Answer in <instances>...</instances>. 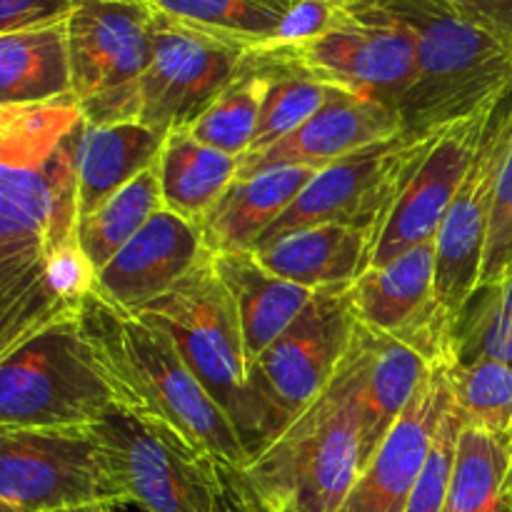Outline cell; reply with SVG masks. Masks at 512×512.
<instances>
[{
  "mask_svg": "<svg viewBox=\"0 0 512 512\" xmlns=\"http://www.w3.org/2000/svg\"><path fill=\"white\" fill-rule=\"evenodd\" d=\"M78 320L113 405L153 425L195 458L233 465L248 460L235 425L158 323L110 303L93 288L80 298Z\"/></svg>",
  "mask_w": 512,
  "mask_h": 512,
  "instance_id": "obj_1",
  "label": "cell"
},
{
  "mask_svg": "<svg viewBox=\"0 0 512 512\" xmlns=\"http://www.w3.org/2000/svg\"><path fill=\"white\" fill-rule=\"evenodd\" d=\"M368 343L355 328L353 345L318 400L240 470L270 512H338L353 490L363 430Z\"/></svg>",
  "mask_w": 512,
  "mask_h": 512,
  "instance_id": "obj_2",
  "label": "cell"
},
{
  "mask_svg": "<svg viewBox=\"0 0 512 512\" xmlns=\"http://www.w3.org/2000/svg\"><path fill=\"white\" fill-rule=\"evenodd\" d=\"M410 30L415 78L398 115L405 133H433L480 113L512 88V40L445 0H375Z\"/></svg>",
  "mask_w": 512,
  "mask_h": 512,
  "instance_id": "obj_3",
  "label": "cell"
},
{
  "mask_svg": "<svg viewBox=\"0 0 512 512\" xmlns=\"http://www.w3.org/2000/svg\"><path fill=\"white\" fill-rule=\"evenodd\" d=\"M83 130L73 98L0 110V238L50 255L75 248Z\"/></svg>",
  "mask_w": 512,
  "mask_h": 512,
  "instance_id": "obj_4",
  "label": "cell"
},
{
  "mask_svg": "<svg viewBox=\"0 0 512 512\" xmlns=\"http://www.w3.org/2000/svg\"><path fill=\"white\" fill-rule=\"evenodd\" d=\"M353 283L315 290L303 313L248 365V400L238 435L245 453L273 443L323 395L353 345Z\"/></svg>",
  "mask_w": 512,
  "mask_h": 512,
  "instance_id": "obj_5",
  "label": "cell"
},
{
  "mask_svg": "<svg viewBox=\"0 0 512 512\" xmlns=\"http://www.w3.org/2000/svg\"><path fill=\"white\" fill-rule=\"evenodd\" d=\"M110 405L78 310L45 325L0 363V428H93Z\"/></svg>",
  "mask_w": 512,
  "mask_h": 512,
  "instance_id": "obj_6",
  "label": "cell"
},
{
  "mask_svg": "<svg viewBox=\"0 0 512 512\" xmlns=\"http://www.w3.org/2000/svg\"><path fill=\"white\" fill-rule=\"evenodd\" d=\"M158 8L143 0H75L65 18L70 88L88 125L135 120V90L153 58Z\"/></svg>",
  "mask_w": 512,
  "mask_h": 512,
  "instance_id": "obj_7",
  "label": "cell"
},
{
  "mask_svg": "<svg viewBox=\"0 0 512 512\" xmlns=\"http://www.w3.org/2000/svg\"><path fill=\"white\" fill-rule=\"evenodd\" d=\"M138 313L173 338L195 378L238 430L248 400V353L238 308L215 270L213 253L205 250L183 280Z\"/></svg>",
  "mask_w": 512,
  "mask_h": 512,
  "instance_id": "obj_8",
  "label": "cell"
},
{
  "mask_svg": "<svg viewBox=\"0 0 512 512\" xmlns=\"http://www.w3.org/2000/svg\"><path fill=\"white\" fill-rule=\"evenodd\" d=\"M318 83L398 110L415 78V40L375 0L345 8L333 28L298 45L258 48Z\"/></svg>",
  "mask_w": 512,
  "mask_h": 512,
  "instance_id": "obj_9",
  "label": "cell"
},
{
  "mask_svg": "<svg viewBox=\"0 0 512 512\" xmlns=\"http://www.w3.org/2000/svg\"><path fill=\"white\" fill-rule=\"evenodd\" d=\"M125 505L93 428H0V508L55 512Z\"/></svg>",
  "mask_w": 512,
  "mask_h": 512,
  "instance_id": "obj_10",
  "label": "cell"
},
{
  "mask_svg": "<svg viewBox=\"0 0 512 512\" xmlns=\"http://www.w3.org/2000/svg\"><path fill=\"white\" fill-rule=\"evenodd\" d=\"M440 130L423 135L400 130L393 138L365 145L335 160L328 168L318 170L295 203L270 225L258 245L270 243L293 230L323 223L363 225L380 233L400 188L428 153L430 145L438 140Z\"/></svg>",
  "mask_w": 512,
  "mask_h": 512,
  "instance_id": "obj_11",
  "label": "cell"
},
{
  "mask_svg": "<svg viewBox=\"0 0 512 512\" xmlns=\"http://www.w3.org/2000/svg\"><path fill=\"white\" fill-rule=\"evenodd\" d=\"M248 45L160 13L153 58L135 90V120L173 133L210 108L248 58Z\"/></svg>",
  "mask_w": 512,
  "mask_h": 512,
  "instance_id": "obj_12",
  "label": "cell"
},
{
  "mask_svg": "<svg viewBox=\"0 0 512 512\" xmlns=\"http://www.w3.org/2000/svg\"><path fill=\"white\" fill-rule=\"evenodd\" d=\"M512 138V88L485 118L478 150L435 235V303L450 325L478 290L495 183Z\"/></svg>",
  "mask_w": 512,
  "mask_h": 512,
  "instance_id": "obj_13",
  "label": "cell"
},
{
  "mask_svg": "<svg viewBox=\"0 0 512 512\" xmlns=\"http://www.w3.org/2000/svg\"><path fill=\"white\" fill-rule=\"evenodd\" d=\"M93 433L125 505L135 503L145 512H213L208 460L118 405H110Z\"/></svg>",
  "mask_w": 512,
  "mask_h": 512,
  "instance_id": "obj_14",
  "label": "cell"
},
{
  "mask_svg": "<svg viewBox=\"0 0 512 512\" xmlns=\"http://www.w3.org/2000/svg\"><path fill=\"white\" fill-rule=\"evenodd\" d=\"M493 105L440 130L438 140L430 145L400 188L380 230L370 268H380L405 250L435 240L473 163L485 118Z\"/></svg>",
  "mask_w": 512,
  "mask_h": 512,
  "instance_id": "obj_15",
  "label": "cell"
},
{
  "mask_svg": "<svg viewBox=\"0 0 512 512\" xmlns=\"http://www.w3.org/2000/svg\"><path fill=\"white\" fill-rule=\"evenodd\" d=\"M93 283L78 245L50 255L0 238V363L53 320L78 310Z\"/></svg>",
  "mask_w": 512,
  "mask_h": 512,
  "instance_id": "obj_16",
  "label": "cell"
},
{
  "mask_svg": "<svg viewBox=\"0 0 512 512\" xmlns=\"http://www.w3.org/2000/svg\"><path fill=\"white\" fill-rule=\"evenodd\" d=\"M350 300L365 330L413 340L435 363H445L450 323L435 303V240L365 270L350 288Z\"/></svg>",
  "mask_w": 512,
  "mask_h": 512,
  "instance_id": "obj_17",
  "label": "cell"
},
{
  "mask_svg": "<svg viewBox=\"0 0 512 512\" xmlns=\"http://www.w3.org/2000/svg\"><path fill=\"white\" fill-rule=\"evenodd\" d=\"M450 403L443 368L425 378L338 512H405Z\"/></svg>",
  "mask_w": 512,
  "mask_h": 512,
  "instance_id": "obj_18",
  "label": "cell"
},
{
  "mask_svg": "<svg viewBox=\"0 0 512 512\" xmlns=\"http://www.w3.org/2000/svg\"><path fill=\"white\" fill-rule=\"evenodd\" d=\"M400 130H403V123H400L398 110L378 100L358 98V95L333 88L328 103L313 118L305 120L298 130L268 148L245 153L240 158L238 178L255 175L260 170L283 168V165L323 170L365 145L393 138Z\"/></svg>",
  "mask_w": 512,
  "mask_h": 512,
  "instance_id": "obj_19",
  "label": "cell"
},
{
  "mask_svg": "<svg viewBox=\"0 0 512 512\" xmlns=\"http://www.w3.org/2000/svg\"><path fill=\"white\" fill-rule=\"evenodd\" d=\"M205 250L198 223L163 208L95 275L90 288L120 308L140 310L183 280Z\"/></svg>",
  "mask_w": 512,
  "mask_h": 512,
  "instance_id": "obj_20",
  "label": "cell"
},
{
  "mask_svg": "<svg viewBox=\"0 0 512 512\" xmlns=\"http://www.w3.org/2000/svg\"><path fill=\"white\" fill-rule=\"evenodd\" d=\"M380 233L375 228L323 223L293 230L253 248L265 270L308 290L355 283L370 268Z\"/></svg>",
  "mask_w": 512,
  "mask_h": 512,
  "instance_id": "obj_21",
  "label": "cell"
},
{
  "mask_svg": "<svg viewBox=\"0 0 512 512\" xmlns=\"http://www.w3.org/2000/svg\"><path fill=\"white\" fill-rule=\"evenodd\" d=\"M315 173L318 170L303 165H283L235 178L198 220L205 248L210 253L253 250Z\"/></svg>",
  "mask_w": 512,
  "mask_h": 512,
  "instance_id": "obj_22",
  "label": "cell"
},
{
  "mask_svg": "<svg viewBox=\"0 0 512 512\" xmlns=\"http://www.w3.org/2000/svg\"><path fill=\"white\" fill-rule=\"evenodd\" d=\"M363 333L368 343V375L363 390L360 460L365 468L438 363L413 340L370 333L365 328Z\"/></svg>",
  "mask_w": 512,
  "mask_h": 512,
  "instance_id": "obj_23",
  "label": "cell"
},
{
  "mask_svg": "<svg viewBox=\"0 0 512 512\" xmlns=\"http://www.w3.org/2000/svg\"><path fill=\"white\" fill-rule=\"evenodd\" d=\"M165 138L168 133L138 120L85 123L78 145V220L88 218L105 200L145 173L158 160Z\"/></svg>",
  "mask_w": 512,
  "mask_h": 512,
  "instance_id": "obj_24",
  "label": "cell"
},
{
  "mask_svg": "<svg viewBox=\"0 0 512 512\" xmlns=\"http://www.w3.org/2000/svg\"><path fill=\"white\" fill-rule=\"evenodd\" d=\"M213 263L238 308L250 365L303 313L315 290L265 270L253 250L213 253Z\"/></svg>",
  "mask_w": 512,
  "mask_h": 512,
  "instance_id": "obj_25",
  "label": "cell"
},
{
  "mask_svg": "<svg viewBox=\"0 0 512 512\" xmlns=\"http://www.w3.org/2000/svg\"><path fill=\"white\" fill-rule=\"evenodd\" d=\"M73 98L63 23L0 35V110Z\"/></svg>",
  "mask_w": 512,
  "mask_h": 512,
  "instance_id": "obj_26",
  "label": "cell"
},
{
  "mask_svg": "<svg viewBox=\"0 0 512 512\" xmlns=\"http://www.w3.org/2000/svg\"><path fill=\"white\" fill-rule=\"evenodd\" d=\"M240 158L195 140L188 130H173L158 155L163 205L198 223L223 190L238 178Z\"/></svg>",
  "mask_w": 512,
  "mask_h": 512,
  "instance_id": "obj_27",
  "label": "cell"
},
{
  "mask_svg": "<svg viewBox=\"0 0 512 512\" xmlns=\"http://www.w3.org/2000/svg\"><path fill=\"white\" fill-rule=\"evenodd\" d=\"M443 512H512V443L463 425Z\"/></svg>",
  "mask_w": 512,
  "mask_h": 512,
  "instance_id": "obj_28",
  "label": "cell"
},
{
  "mask_svg": "<svg viewBox=\"0 0 512 512\" xmlns=\"http://www.w3.org/2000/svg\"><path fill=\"white\" fill-rule=\"evenodd\" d=\"M163 208L158 160H155L145 173L118 190L113 198L105 200L95 213L78 220L75 245L90 275L95 278L118 255V250L125 248L143 230V225Z\"/></svg>",
  "mask_w": 512,
  "mask_h": 512,
  "instance_id": "obj_29",
  "label": "cell"
},
{
  "mask_svg": "<svg viewBox=\"0 0 512 512\" xmlns=\"http://www.w3.org/2000/svg\"><path fill=\"white\" fill-rule=\"evenodd\" d=\"M265 90H268V68L250 50L243 68L230 80L228 88L185 130L210 148L243 158L253 148Z\"/></svg>",
  "mask_w": 512,
  "mask_h": 512,
  "instance_id": "obj_30",
  "label": "cell"
},
{
  "mask_svg": "<svg viewBox=\"0 0 512 512\" xmlns=\"http://www.w3.org/2000/svg\"><path fill=\"white\" fill-rule=\"evenodd\" d=\"M440 368L463 425L512 443V365L480 358Z\"/></svg>",
  "mask_w": 512,
  "mask_h": 512,
  "instance_id": "obj_31",
  "label": "cell"
},
{
  "mask_svg": "<svg viewBox=\"0 0 512 512\" xmlns=\"http://www.w3.org/2000/svg\"><path fill=\"white\" fill-rule=\"evenodd\" d=\"M480 358L512 365V278L475 290L450 325L443 365H465Z\"/></svg>",
  "mask_w": 512,
  "mask_h": 512,
  "instance_id": "obj_32",
  "label": "cell"
},
{
  "mask_svg": "<svg viewBox=\"0 0 512 512\" xmlns=\"http://www.w3.org/2000/svg\"><path fill=\"white\" fill-rule=\"evenodd\" d=\"M153 5L170 18L258 50L278 38L293 0H155Z\"/></svg>",
  "mask_w": 512,
  "mask_h": 512,
  "instance_id": "obj_33",
  "label": "cell"
},
{
  "mask_svg": "<svg viewBox=\"0 0 512 512\" xmlns=\"http://www.w3.org/2000/svg\"><path fill=\"white\" fill-rule=\"evenodd\" d=\"M253 55L268 68V90H265L263 105H260L253 148L248 153L268 148L298 130L305 120L313 118L328 103L330 93H333L330 85L318 83L288 65L275 63L258 50H253Z\"/></svg>",
  "mask_w": 512,
  "mask_h": 512,
  "instance_id": "obj_34",
  "label": "cell"
},
{
  "mask_svg": "<svg viewBox=\"0 0 512 512\" xmlns=\"http://www.w3.org/2000/svg\"><path fill=\"white\" fill-rule=\"evenodd\" d=\"M460 428H463V420H460L458 410H455L453 400H450L443 413V420L438 425V433L433 438V445H430L423 473H420L418 483H415L413 493H410L408 505H405V512L445 510V498H448L450 473H453L455 445H458Z\"/></svg>",
  "mask_w": 512,
  "mask_h": 512,
  "instance_id": "obj_35",
  "label": "cell"
},
{
  "mask_svg": "<svg viewBox=\"0 0 512 512\" xmlns=\"http://www.w3.org/2000/svg\"><path fill=\"white\" fill-rule=\"evenodd\" d=\"M512 278V138L498 170V183L490 213L488 243H485L483 268L478 288L505 283Z\"/></svg>",
  "mask_w": 512,
  "mask_h": 512,
  "instance_id": "obj_36",
  "label": "cell"
},
{
  "mask_svg": "<svg viewBox=\"0 0 512 512\" xmlns=\"http://www.w3.org/2000/svg\"><path fill=\"white\" fill-rule=\"evenodd\" d=\"M343 10L345 8L330 3V0H293L278 30V38L270 45H298L318 38L320 33L338 23ZM270 45H265V48H270Z\"/></svg>",
  "mask_w": 512,
  "mask_h": 512,
  "instance_id": "obj_37",
  "label": "cell"
},
{
  "mask_svg": "<svg viewBox=\"0 0 512 512\" xmlns=\"http://www.w3.org/2000/svg\"><path fill=\"white\" fill-rule=\"evenodd\" d=\"M213 480V512H270L245 480L240 465L208 460Z\"/></svg>",
  "mask_w": 512,
  "mask_h": 512,
  "instance_id": "obj_38",
  "label": "cell"
},
{
  "mask_svg": "<svg viewBox=\"0 0 512 512\" xmlns=\"http://www.w3.org/2000/svg\"><path fill=\"white\" fill-rule=\"evenodd\" d=\"M75 0H0V35L63 23Z\"/></svg>",
  "mask_w": 512,
  "mask_h": 512,
  "instance_id": "obj_39",
  "label": "cell"
},
{
  "mask_svg": "<svg viewBox=\"0 0 512 512\" xmlns=\"http://www.w3.org/2000/svg\"><path fill=\"white\" fill-rule=\"evenodd\" d=\"M445 3L512 40V0H445Z\"/></svg>",
  "mask_w": 512,
  "mask_h": 512,
  "instance_id": "obj_40",
  "label": "cell"
},
{
  "mask_svg": "<svg viewBox=\"0 0 512 512\" xmlns=\"http://www.w3.org/2000/svg\"><path fill=\"white\" fill-rule=\"evenodd\" d=\"M118 505H110V503H90V505H75V508H63V510H55V512H115Z\"/></svg>",
  "mask_w": 512,
  "mask_h": 512,
  "instance_id": "obj_41",
  "label": "cell"
},
{
  "mask_svg": "<svg viewBox=\"0 0 512 512\" xmlns=\"http://www.w3.org/2000/svg\"><path fill=\"white\" fill-rule=\"evenodd\" d=\"M330 3L340 5V8H355V5H363L368 3V0H330Z\"/></svg>",
  "mask_w": 512,
  "mask_h": 512,
  "instance_id": "obj_42",
  "label": "cell"
},
{
  "mask_svg": "<svg viewBox=\"0 0 512 512\" xmlns=\"http://www.w3.org/2000/svg\"><path fill=\"white\" fill-rule=\"evenodd\" d=\"M143 3H155V0H143Z\"/></svg>",
  "mask_w": 512,
  "mask_h": 512,
  "instance_id": "obj_43",
  "label": "cell"
},
{
  "mask_svg": "<svg viewBox=\"0 0 512 512\" xmlns=\"http://www.w3.org/2000/svg\"><path fill=\"white\" fill-rule=\"evenodd\" d=\"M0 512H10V510H5V508H0Z\"/></svg>",
  "mask_w": 512,
  "mask_h": 512,
  "instance_id": "obj_44",
  "label": "cell"
}]
</instances>
